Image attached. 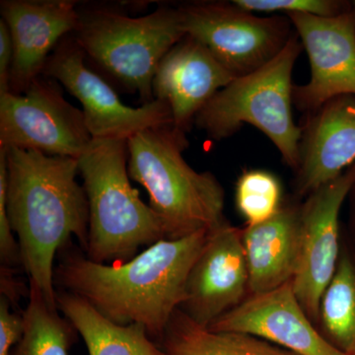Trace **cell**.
I'll list each match as a JSON object with an SVG mask.
<instances>
[{
  "mask_svg": "<svg viewBox=\"0 0 355 355\" xmlns=\"http://www.w3.org/2000/svg\"><path fill=\"white\" fill-rule=\"evenodd\" d=\"M1 275H0V287H1V296L6 298L10 304H16L18 299L21 298L23 289L21 288L18 280L14 277L13 268L1 266Z\"/></svg>",
  "mask_w": 355,
  "mask_h": 355,
  "instance_id": "cell-27",
  "label": "cell"
},
{
  "mask_svg": "<svg viewBox=\"0 0 355 355\" xmlns=\"http://www.w3.org/2000/svg\"><path fill=\"white\" fill-rule=\"evenodd\" d=\"M303 50L295 32L272 62L233 79L218 91L198 114L195 125L216 141L232 137L244 125H253L275 144L284 163L295 171L301 128L292 113V73Z\"/></svg>",
  "mask_w": 355,
  "mask_h": 355,
  "instance_id": "cell-6",
  "label": "cell"
},
{
  "mask_svg": "<svg viewBox=\"0 0 355 355\" xmlns=\"http://www.w3.org/2000/svg\"><path fill=\"white\" fill-rule=\"evenodd\" d=\"M345 352H347V354L349 355H355V343L354 345H352V347H350L349 350H347Z\"/></svg>",
  "mask_w": 355,
  "mask_h": 355,
  "instance_id": "cell-29",
  "label": "cell"
},
{
  "mask_svg": "<svg viewBox=\"0 0 355 355\" xmlns=\"http://www.w3.org/2000/svg\"><path fill=\"white\" fill-rule=\"evenodd\" d=\"M72 37L87 60L144 104L154 101V76L162 58L186 36L178 7L160 6L132 17L105 7L78 8Z\"/></svg>",
  "mask_w": 355,
  "mask_h": 355,
  "instance_id": "cell-5",
  "label": "cell"
},
{
  "mask_svg": "<svg viewBox=\"0 0 355 355\" xmlns=\"http://www.w3.org/2000/svg\"><path fill=\"white\" fill-rule=\"evenodd\" d=\"M159 343L167 355H297L246 334L211 331L180 309Z\"/></svg>",
  "mask_w": 355,
  "mask_h": 355,
  "instance_id": "cell-19",
  "label": "cell"
},
{
  "mask_svg": "<svg viewBox=\"0 0 355 355\" xmlns=\"http://www.w3.org/2000/svg\"><path fill=\"white\" fill-rule=\"evenodd\" d=\"M307 53L310 79L294 85L293 106L307 114L340 95H355V6L335 17L288 13Z\"/></svg>",
  "mask_w": 355,
  "mask_h": 355,
  "instance_id": "cell-11",
  "label": "cell"
},
{
  "mask_svg": "<svg viewBox=\"0 0 355 355\" xmlns=\"http://www.w3.org/2000/svg\"><path fill=\"white\" fill-rule=\"evenodd\" d=\"M178 9L184 34L207 46L235 78L272 62L295 33L286 15L260 17L233 1H193Z\"/></svg>",
  "mask_w": 355,
  "mask_h": 355,
  "instance_id": "cell-7",
  "label": "cell"
},
{
  "mask_svg": "<svg viewBox=\"0 0 355 355\" xmlns=\"http://www.w3.org/2000/svg\"><path fill=\"white\" fill-rule=\"evenodd\" d=\"M3 150L7 214L19 244L21 266L46 302L58 308L55 254L72 236L84 252L88 247V200L76 180L78 161L37 150Z\"/></svg>",
  "mask_w": 355,
  "mask_h": 355,
  "instance_id": "cell-2",
  "label": "cell"
},
{
  "mask_svg": "<svg viewBox=\"0 0 355 355\" xmlns=\"http://www.w3.org/2000/svg\"><path fill=\"white\" fill-rule=\"evenodd\" d=\"M234 78L207 46L186 35L159 64L153 97L169 106L175 127L188 132L207 103Z\"/></svg>",
  "mask_w": 355,
  "mask_h": 355,
  "instance_id": "cell-16",
  "label": "cell"
},
{
  "mask_svg": "<svg viewBox=\"0 0 355 355\" xmlns=\"http://www.w3.org/2000/svg\"><path fill=\"white\" fill-rule=\"evenodd\" d=\"M320 321L336 347L347 352L355 343V266L347 256L340 258L335 275L327 287Z\"/></svg>",
  "mask_w": 355,
  "mask_h": 355,
  "instance_id": "cell-21",
  "label": "cell"
},
{
  "mask_svg": "<svg viewBox=\"0 0 355 355\" xmlns=\"http://www.w3.org/2000/svg\"><path fill=\"white\" fill-rule=\"evenodd\" d=\"M249 293L260 294L292 282L300 247V205L284 203L268 220L242 229Z\"/></svg>",
  "mask_w": 355,
  "mask_h": 355,
  "instance_id": "cell-17",
  "label": "cell"
},
{
  "mask_svg": "<svg viewBox=\"0 0 355 355\" xmlns=\"http://www.w3.org/2000/svg\"><path fill=\"white\" fill-rule=\"evenodd\" d=\"M57 304L83 336L89 355H167L142 324L114 323L81 296L57 291Z\"/></svg>",
  "mask_w": 355,
  "mask_h": 355,
  "instance_id": "cell-18",
  "label": "cell"
},
{
  "mask_svg": "<svg viewBox=\"0 0 355 355\" xmlns=\"http://www.w3.org/2000/svg\"><path fill=\"white\" fill-rule=\"evenodd\" d=\"M22 315L24 331L11 355H69L76 331L58 314V308L46 302L39 287L31 282Z\"/></svg>",
  "mask_w": 355,
  "mask_h": 355,
  "instance_id": "cell-20",
  "label": "cell"
},
{
  "mask_svg": "<svg viewBox=\"0 0 355 355\" xmlns=\"http://www.w3.org/2000/svg\"><path fill=\"white\" fill-rule=\"evenodd\" d=\"M209 235V230H200L181 239H162L113 265L70 251L55 268V284L86 299L114 323L142 324L160 343L184 303L191 268Z\"/></svg>",
  "mask_w": 355,
  "mask_h": 355,
  "instance_id": "cell-1",
  "label": "cell"
},
{
  "mask_svg": "<svg viewBox=\"0 0 355 355\" xmlns=\"http://www.w3.org/2000/svg\"><path fill=\"white\" fill-rule=\"evenodd\" d=\"M0 12L13 44L10 92L22 94L43 73L51 51L76 31L78 6L71 0H2Z\"/></svg>",
  "mask_w": 355,
  "mask_h": 355,
  "instance_id": "cell-14",
  "label": "cell"
},
{
  "mask_svg": "<svg viewBox=\"0 0 355 355\" xmlns=\"http://www.w3.org/2000/svg\"><path fill=\"white\" fill-rule=\"evenodd\" d=\"M352 2H354V6H355V1H352Z\"/></svg>",
  "mask_w": 355,
  "mask_h": 355,
  "instance_id": "cell-30",
  "label": "cell"
},
{
  "mask_svg": "<svg viewBox=\"0 0 355 355\" xmlns=\"http://www.w3.org/2000/svg\"><path fill=\"white\" fill-rule=\"evenodd\" d=\"M251 12L304 13L318 17H335L354 8V2L343 0H233Z\"/></svg>",
  "mask_w": 355,
  "mask_h": 355,
  "instance_id": "cell-23",
  "label": "cell"
},
{
  "mask_svg": "<svg viewBox=\"0 0 355 355\" xmlns=\"http://www.w3.org/2000/svg\"><path fill=\"white\" fill-rule=\"evenodd\" d=\"M249 292V272L242 229L227 220L209 231V238L191 268L186 298L179 308L196 323L209 328L234 309Z\"/></svg>",
  "mask_w": 355,
  "mask_h": 355,
  "instance_id": "cell-12",
  "label": "cell"
},
{
  "mask_svg": "<svg viewBox=\"0 0 355 355\" xmlns=\"http://www.w3.org/2000/svg\"><path fill=\"white\" fill-rule=\"evenodd\" d=\"M235 202L247 225L268 220L284 205L279 178L266 170H245L236 184Z\"/></svg>",
  "mask_w": 355,
  "mask_h": 355,
  "instance_id": "cell-22",
  "label": "cell"
},
{
  "mask_svg": "<svg viewBox=\"0 0 355 355\" xmlns=\"http://www.w3.org/2000/svg\"><path fill=\"white\" fill-rule=\"evenodd\" d=\"M85 53L72 35L51 53L42 76L55 79L83 105L86 127L93 139H128L148 128L173 123L171 110L154 100L132 108L86 64Z\"/></svg>",
  "mask_w": 355,
  "mask_h": 355,
  "instance_id": "cell-9",
  "label": "cell"
},
{
  "mask_svg": "<svg viewBox=\"0 0 355 355\" xmlns=\"http://www.w3.org/2000/svg\"><path fill=\"white\" fill-rule=\"evenodd\" d=\"M350 198H352V219H354V222L355 223V183L354 186H352V191H350L349 196Z\"/></svg>",
  "mask_w": 355,
  "mask_h": 355,
  "instance_id": "cell-28",
  "label": "cell"
},
{
  "mask_svg": "<svg viewBox=\"0 0 355 355\" xmlns=\"http://www.w3.org/2000/svg\"><path fill=\"white\" fill-rule=\"evenodd\" d=\"M295 195L307 198L355 163V95H340L304 114Z\"/></svg>",
  "mask_w": 355,
  "mask_h": 355,
  "instance_id": "cell-15",
  "label": "cell"
},
{
  "mask_svg": "<svg viewBox=\"0 0 355 355\" xmlns=\"http://www.w3.org/2000/svg\"><path fill=\"white\" fill-rule=\"evenodd\" d=\"M188 147L187 132L174 123L128 139V174L148 191L166 239L214 230L226 221L223 187L212 173H198L188 164L183 157Z\"/></svg>",
  "mask_w": 355,
  "mask_h": 355,
  "instance_id": "cell-3",
  "label": "cell"
},
{
  "mask_svg": "<svg viewBox=\"0 0 355 355\" xmlns=\"http://www.w3.org/2000/svg\"><path fill=\"white\" fill-rule=\"evenodd\" d=\"M92 139L83 112L55 79L41 76L22 94H0V148L78 159Z\"/></svg>",
  "mask_w": 355,
  "mask_h": 355,
  "instance_id": "cell-8",
  "label": "cell"
},
{
  "mask_svg": "<svg viewBox=\"0 0 355 355\" xmlns=\"http://www.w3.org/2000/svg\"><path fill=\"white\" fill-rule=\"evenodd\" d=\"M7 167L6 153L0 149V260L1 266H21L19 244L11 227L6 207Z\"/></svg>",
  "mask_w": 355,
  "mask_h": 355,
  "instance_id": "cell-24",
  "label": "cell"
},
{
  "mask_svg": "<svg viewBox=\"0 0 355 355\" xmlns=\"http://www.w3.org/2000/svg\"><path fill=\"white\" fill-rule=\"evenodd\" d=\"M22 313L12 312L6 298H0V355H11L24 331Z\"/></svg>",
  "mask_w": 355,
  "mask_h": 355,
  "instance_id": "cell-25",
  "label": "cell"
},
{
  "mask_svg": "<svg viewBox=\"0 0 355 355\" xmlns=\"http://www.w3.org/2000/svg\"><path fill=\"white\" fill-rule=\"evenodd\" d=\"M355 183V163L300 203V247L294 292L306 314L320 321V305L335 275L340 253V214Z\"/></svg>",
  "mask_w": 355,
  "mask_h": 355,
  "instance_id": "cell-10",
  "label": "cell"
},
{
  "mask_svg": "<svg viewBox=\"0 0 355 355\" xmlns=\"http://www.w3.org/2000/svg\"><path fill=\"white\" fill-rule=\"evenodd\" d=\"M13 62V44L8 26L0 20V94L10 92V72Z\"/></svg>",
  "mask_w": 355,
  "mask_h": 355,
  "instance_id": "cell-26",
  "label": "cell"
},
{
  "mask_svg": "<svg viewBox=\"0 0 355 355\" xmlns=\"http://www.w3.org/2000/svg\"><path fill=\"white\" fill-rule=\"evenodd\" d=\"M292 282L249 297L214 322V331L246 334L297 355H349L320 335Z\"/></svg>",
  "mask_w": 355,
  "mask_h": 355,
  "instance_id": "cell-13",
  "label": "cell"
},
{
  "mask_svg": "<svg viewBox=\"0 0 355 355\" xmlns=\"http://www.w3.org/2000/svg\"><path fill=\"white\" fill-rule=\"evenodd\" d=\"M77 161L88 200V259L123 263L166 239L160 219L130 184L128 139H92Z\"/></svg>",
  "mask_w": 355,
  "mask_h": 355,
  "instance_id": "cell-4",
  "label": "cell"
}]
</instances>
